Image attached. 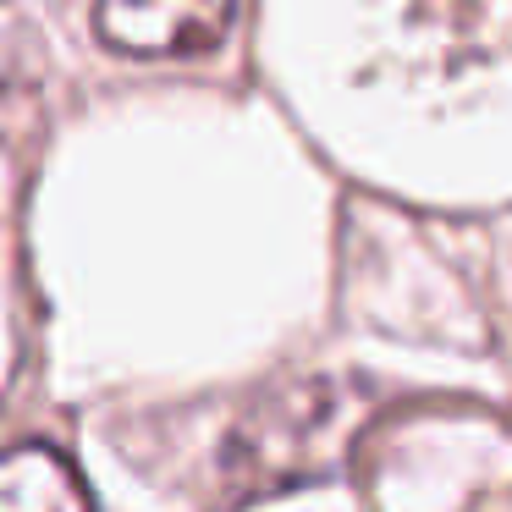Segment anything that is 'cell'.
<instances>
[{"label":"cell","instance_id":"1","mask_svg":"<svg viewBox=\"0 0 512 512\" xmlns=\"http://www.w3.org/2000/svg\"><path fill=\"white\" fill-rule=\"evenodd\" d=\"M358 419H364V386L353 380L309 375L254 397V408L232 424L221 452L226 496L265 501L336 474L347 441L358 435Z\"/></svg>","mask_w":512,"mask_h":512},{"label":"cell","instance_id":"2","mask_svg":"<svg viewBox=\"0 0 512 512\" xmlns=\"http://www.w3.org/2000/svg\"><path fill=\"white\" fill-rule=\"evenodd\" d=\"M237 0H94V34L138 61L210 50L232 28Z\"/></svg>","mask_w":512,"mask_h":512},{"label":"cell","instance_id":"3","mask_svg":"<svg viewBox=\"0 0 512 512\" xmlns=\"http://www.w3.org/2000/svg\"><path fill=\"white\" fill-rule=\"evenodd\" d=\"M45 34L23 0H0V138L23 144L28 127L45 116Z\"/></svg>","mask_w":512,"mask_h":512},{"label":"cell","instance_id":"4","mask_svg":"<svg viewBox=\"0 0 512 512\" xmlns=\"http://www.w3.org/2000/svg\"><path fill=\"white\" fill-rule=\"evenodd\" d=\"M89 485L72 468V457H61L56 446H12L0 452V507L12 512H78L89 507Z\"/></svg>","mask_w":512,"mask_h":512}]
</instances>
